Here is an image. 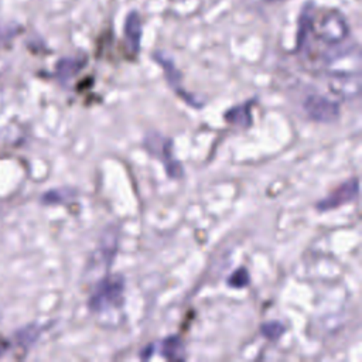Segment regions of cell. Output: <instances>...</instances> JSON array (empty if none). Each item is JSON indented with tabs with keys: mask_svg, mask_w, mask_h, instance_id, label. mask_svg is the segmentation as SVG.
Listing matches in <instances>:
<instances>
[{
	"mask_svg": "<svg viewBox=\"0 0 362 362\" xmlns=\"http://www.w3.org/2000/svg\"><path fill=\"white\" fill-rule=\"evenodd\" d=\"M83 65H85L83 58H64L58 62L57 72H58L59 78L66 79V78L74 76L76 72H79Z\"/></svg>",
	"mask_w": 362,
	"mask_h": 362,
	"instance_id": "cell-12",
	"label": "cell"
},
{
	"mask_svg": "<svg viewBox=\"0 0 362 362\" xmlns=\"http://www.w3.org/2000/svg\"><path fill=\"white\" fill-rule=\"evenodd\" d=\"M74 195H75V192L71 191V189H54V191H48L44 195V201H47V202H61V201L69 199Z\"/></svg>",
	"mask_w": 362,
	"mask_h": 362,
	"instance_id": "cell-15",
	"label": "cell"
},
{
	"mask_svg": "<svg viewBox=\"0 0 362 362\" xmlns=\"http://www.w3.org/2000/svg\"><path fill=\"white\" fill-rule=\"evenodd\" d=\"M252 106L253 100H246L242 105H236L225 112L223 117L228 123L239 126V127H249L252 124Z\"/></svg>",
	"mask_w": 362,
	"mask_h": 362,
	"instance_id": "cell-10",
	"label": "cell"
},
{
	"mask_svg": "<svg viewBox=\"0 0 362 362\" xmlns=\"http://www.w3.org/2000/svg\"><path fill=\"white\" fill-rule=\"evenodd\" d=\"M308 31L324 44L338 45L349 35V25L339 11L324 8L308 17Z\"/></svg>",
	"mask_w": 362,
	"mask_h": 362,
	"instance_id": "cell-1",
	"label": "cell"
},
{
	"mask_svg": "<svg viewBox=\"0 0 362 362\" xmlns=\"http://www.w3.org/2000/svg\"><path fill=\"white\" fill-rule=\"evenodd\" d=\"M260 334L267 338L269 341H277L286 331V327L283 322L277 321V320H272V321H266L259 327Z\"/></svg>",
	"mask_w": 362,
	"mask_h": 362,
	"instance_id": "cell-13",
	"label": "cell"
},
{
	"mask_svg": "<svg viewBox=\"0 0 362 362\" xmlns=\"http://www.w3.org/2000/svg\"><path fill=\"white\" fill-rule=\"evenodd\" d=\"M303 107L307 116L318 123H332L339 117V105L322 95H308L304 102Z\"/></svg>",
	"mask_w": 362,
	"mask_h": 362,
	"instance_id": "cell-5",
	"label": "cell"
},
{
	"mask_svg": "<svg viewBox=\"0 0 362 362\" xmlns=\"http://www.w3.org/2000/svg\"><path fill=\"white\" fill-rule=\"evenodd\" d=\"M124 294V277L122 274L103 276L95 286L88 307L93 313H102L113 307H119L123 303Z\"/></svg>",
	"mask_w": 362,
	"mask_h": 362,
	"instance_id": "cell-2",
	"label": "cell"
},
{
	"mask_svg": "<svg viewBox=\"0 0 362 362\" xmlns=\"http://www.w3.org/2000/svg\"><path fill=\"white\" fill-rule=\"evenodd\" d=\"M153 354H154V344H148L147 346H144V348L140 351L139 356H140V359H150Z\"/></svg>",
	"mask_w": 362,
	"mask_h": 362,
	"instance_id": "cell-16",
	"label": "cell"
},
{
	"mask_svg": "<svg viewBox=\"0 0 362 362\" xmlns=\"http://www.w3.org/2000/svg\"><path fill=\"white\" fill-rule=\"evenodd\" d=\"M119 245V228L109 225L100 235V239L90 256V269L98 274L107 272L116 257Z\"/></svg>",
	"mask_w": 362,
	"mask_h": 362,
	"instance_id": "cell-3",
	"label": "cell"
},
{
	"mask_svg": "<svg viewBox=\"0 0 362 362\" xmlns=\"http://www.w3.org/2000/svg\"><path fill=\"white\" fill-rule=\"evenodd\" d=\"M154 59H156L157 62H160V65L163 66L164 74H165V78H167L170 86H173V89H174L188 105H191V106H194V107H201V106H202V100H199V99H197L195 96L187 93V92L184 90V88L180 85V83H181V74H180V71L175 68L174 62H173L168 57H164L161 52H156V54H154Z\"/></svg>",
	"mask_w": 362,
	"mask_h": 362,
	"instance_id": "cell-8",
	"label": "cell"
},
{
	"mask_svg": "<svg viewBox=\"0 0 362 362\" xmlns=\"http://www.w3.org/2000/svg\"><path fill=\"white\" fill-rule=\"evenodd\" d=\"M124 38L130 51L137 54L141 40V21L136 11H132L124 20Z\"/></svg>",
	"mask_w": 362,
	"mask_h": 362,
	"instance_id": "cell-9",
	"label": "cell"
},
{
	"mask_svg": "<svg viewBox=\"0 0 362 362\" xmlns=\"http://www.w3.org/2000/svg\"><path fill=\"white\" fill-rule=\"evenodd\" d=\"M144 141H146L147 150L161 160L165 168L167 177L173 180H180L181 177H184L182 164L175 158L174 150H173V141L170 139H165L157 133H151L146 136Z\"/></svg>",
	"mask_w": 362,
	"mask_h": 362,
	"instance_id": "cell-4",
	"label": "cell"
},
{
	"mask_svg": "<svg viewBox=\"0 0 362 362\" xmlns=\"http://www.w3.org/2000/svg\"><path fill=\"white\" fill-rule=\"evenodd\" d=\"M257 1H279V0H257Z\"/></svg>",
	"mask_w": 362,
	"mask_h": 362,
	"instance_id": "cell-17",
	"label": "cell"
},
{
	"mask_svg": "<svg viewBox=\"0 0 362 362\" xmlns=\"http://www.w3.org/2000/svg\"><path fill=\"white\" fill-rule=\"evenodd\" d=\"M226 283L232 288H245L250 284V274L245 267H238L229 274Z\"/></svg>",
	"mask_w": 362,
	"mask_h": 362,
	"instance_id": "cell-14",
	"label": "cell"
},
{
	"mask_svg": "<svg viewBox=\"0 0 362 362\" xmlns=\"http://www.w3.org/2000/svg\"><path fill=\"white\" fill-rule=\"evenodd\" d=\"M160 354L163 358L170 361H184L185 346L178 335L165 337L160 344Z\"/></svg>",
	"mask_w": 362,
	"mask_h": 362,
	"instance_id": "cell-11",
	"label": "cell"
},
{
	"mask_svg": "<svg viewBox=\"0 0 362 362\" xmlns=\"http://www.w3.org/2000/svg\"><path fill=\"white\" fill-rule=\"evenodd\" d=\"M359 195V181L358 177H352L337 187L329 195L320 199L315 204V209L320 212H328L337 209L345 204L355 201Z\"/></svg>",
	"mask_w": 362,
	"mask_h": 362,
	"instance_id": "cell-6",
	"label": "cell"
},
{
	"mask_svg": "<svg viewBox=\"0 0 362 362\" xmlns=\"http://www.w3.org/2000/svg\"><path fill=\"white\" fill-rule=\"evenodd\" d=\"M327 85L341 99H355L361 92V74H329Z\"/></svg>",
	"mask_w": 362,
	"mask_h": 362,
	"instance_id": "cell-7",
	"label": "cell"
}]
</instances>
